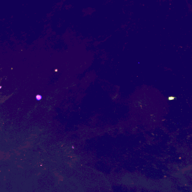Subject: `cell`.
Segmentation results:
<instances>
[{
    "label": "cell",
    "mask_w": 192,
    "mask_h": 192,
    "mask_svg": "<svg viewBox=\"0 0 192 192\" xmlns=\"http://www.w3.org/2000/svg\"><path fill=\"white\" fill-rule=\"evenodd\" d=\"M42 96L40 95H37L36 99L38 101L40 100L41 99H42Z\"/></svg>",
    "instance_id": "obj_1"
}]
</instances>
